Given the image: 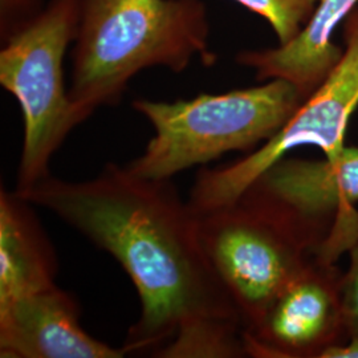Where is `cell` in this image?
<instances>
[{"label": "cell", "mask_w": 358, "mask_h": 358, "mask_svg": "<svg viewBox=\"0 0 358 358\" xmlns=\"http://www.w3.org/2000/svg\"><path fill=\"white\" fill-rule=\"evenodd\" d=\"M16 192L64 220L125 269L141 303L124 344L128 355L247 356L243 322L206 257L198 215L170 179L142 178L127 165L108 164L93 178L50 174Z\"/></svg>", "instance_id": "cell-1"}, {"label": "cell", "mask_w": 358, "mask_h": 358, "mask_svg": "<svg viewBox=\"0 0 358 358\" xmlns=\"http://www.w3.org/2000/svg\"><path fill=\"white\" fill-rule=\"evenodd\" d=\"M210 35L202 0H84L69 87L81 124L120 103L143 69L180 73L196 56L206 66L215 64Z\"/></svg>", "instance_id": "cell-2"}, {"label": "cell", "mask_w": 358, "mask_h": 358, "mask_svg": "<svg viewBox=\"0 0 358 358\" xmlns=\"http://www.w3.org/2000/svg\"><path fill=\"white\" fill-rule=\"evenodd\" d=\"M303 103L294 84L280 78L173 103L137 99L131 106L154 136L127 167L142 178L165 180L230 152L251 150L273 137Z\"/></svg>", "instance_id": "cell-3"}, {"label": "cell", "mask_w": 358, "mask_h": 358, "mask_svg": "<svg viewBox=\"0 0 358 358\" xmlns=\"http://www.w3.org/2000/svg\"><path fill=\"white\" fill-rule=\"evenodd\" d=\"M196 215L206 257L236 308L244 332L260 322L324 241L322 229L251 192L232 205Z\"/></svg>", "instance_id": "cell-4"}, {"label": "cell", "mask_w": 358, "mask_h": 358, "mask_svg": "<svg viewBox=\"0 0 358 358\" xmlns=\"http://www.w3.org/2000/svg\"><path fill=\"white\" fill-rule=\"evenodd\" d=\"M84 0H48L44 11L4 43L0 84L19 103L24 137L16 192L50 173L53 154L81 124L64 75L66 52L76 40Z\"/></svg>", "instance_id": "cell-5"}, {"label": "cell", "mask_w": 358, "mask_h": 358, "mask_svg": "<svg viewBox=\"0 0 358 358\" xmlns=\"http://www.w3.org/2000/svg\"><path fill=\"white\" fill-rule=\"evenodd\" d=\"M344 41L338 65L273 137L236 162L198 174L187 199L196 214L236 202L296 148L317 146L328 157L345 148L348 124L358 108V6L344 22Z\"/></svg>", "instance_id": "cell-6"}, {"label": "cell", "mask_w": 358, "mask_h": 358, "mask_svg": "<svg viewBox=\"0 0 358 358\" xmlns=\"http://www.w3.org/2000/svg\"><path fill=\"white\" fill-rule=\"evenodd\" d=\"M343 275L313 256L271 304L254 329L244 332L248 356L319 358L346 337Z\"/></svg>", "instance_id": "cell-7"}, {"label": "cell", "mask_w": 358, "mask_h": 358, "mask_svg": "<svg viewBox=\"0 0 358 358\" xmlns=\"http://www.w3.org/2000/svg\"><path fill=\"white\" fill-rule=\"evenodd\" d=\"M73 294L57 284L0 308L1 358H122L113 348L87 332Z\"/></svg>", "instance_id": "cell-8"}, {"label": "cell", "mask_w": 358, "mask_h": 358, "mask_svg": "<svg viewBox=\"0 0 358 358\" xmlns=\"http://www.w3.org/2000/svg\"><path fill=\"white\" fill-rule=\"evenodd\" d=\"M247 192L308 224L324 229L325 219H343L357 211L358 148L345 146L324 159L282 158Z\"/></svg>", "instance_id": "cell-9"}, {"label": "cell", "mask_w": 358, "mask_h": 358, "mask_svg": "<svg viewBox=\"0 0 358 358\" xmlns=\"http://www.w3.org/2000/svg\"><path fill=\"white\" fill-rule=\"evenodd\" d=\"M358 6V0H320L300 34L284 45L242 51L236 63L255 71L257 81L285 80L308 99L329 77L344 51L333 34Z\"/></svg>", "instance_id": "cell-10"}, {"label": "cell", "mask_w": 358, "mask_h": 358, "mask_svg": "<svg viewBox=\"0 0 358 358\" xmlns=\"http://www.w3.org/2000/svg\"><path fill=\"white\" fill-rule=\"evenodd\" d=\"M32 206L0 192V308L56 285L57 257Z\"/></svg>", "instance_id": "cell-11"}, {"label": "cell", "mask_w": 358, "mask_h": 358, "mask_svg": "<svg viewBox=\"0 0 358 358\" xmlns=\"http://www.w3.org/2000/svg\"><path fill=\"white\" fill-rule=\"evenodd\" d=\"M250 13L262 16L284 45L307 24L320 0H234Z\"/></svg>", "instance_id": "cell-12"}, {"label": "cell", "mask_w": 358, "mask_h": 358, "mask_svg": "<svg viewBox=\"0 0 358 358\" xmlns=\"http://www.w3.org/2000/svg\"><path fill=\"white\" fill-rule=\"evenodd\" d=\"M44 0H0V41L16 35L44 11Z\"/></svg>", "instance_id": "cell-13"}, {"label": "cell", "mask_w": 358, "mask_h": 358, "mask_svg": "<svg viewBox=\"0 0 358 358\" xmlns=\"http://www.w3.org/2000/svg\"><path fill=\"white\" fill-rule=\"evenodd\" d=\"M350 267L343 276L341 294L346 337H358V238L349 248Z\"/></svg>", "instance_id": "cell-14"}, {"label": "cell", "mask_w": 358, "mask_h": 358, "mask_svg": "<svg viewBox=\"0 0 358 358\" xmlns=\"http://www.w3.org/2000/svg\"><path fill=\"white\" fill-rule=\"evenodd\" d=\"M319 358H358V337L349 338L348 344H334L327 348Z\"/></svg>", "instance_id": "cell-15"}]
</instances>
